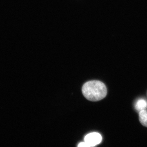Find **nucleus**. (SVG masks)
<instances>
[{"instance_id":"f257e3e1","label":"nucleus","mask_w":147,"mask_h":147,"mask_svg":"<svg viewBox=\"0 0 147 147\" xmlns=\"http://www.w3.org/2000/svg\"><path fill=\"white\" fill-rule=\"evenodd\" d=\"M82 92L88 100L96 101L106 96L107 90L105 84L98 81H92L85 83L82 88Z\"/></svg>"},{"instance_id":"f03ea898","label":"nucleus","mask_w":147,"mask_h":147,"mask_svg":"<svg viewBox=\"0 0 147 147\" xmlns=\"http://www.w3.org/2000/svg\"><path fill=\"white\" fill-rule=\"evenodd\" d=\"M101 135L97 132H92L87 134L85 137V142L88 147H93L99 144L102 141Z\"/></svg>"},{"instance_id":"7ed1b4c3","label":"nucleus","mask_w":147,"mask_h":147,"mask_svg":"<svg viewBox=\"0 0 147 147\" xmlns=\"http://www.w3.org/2000/svg\"><path fill=\"white\" fill-rule=\"evenodd\" d=\"M135 107L136 110L139 112L145 110L147 108V101L143 98L139 99L136 102Z\"/></svg>"},{"instance_id":"20e7f679","label":"nucleus","mask_w":147,"mask_h":147,"mask_svg":"<svg viewBox=\"0 0 147 147\" xmlns=\"http://www.w3.org/2000/svg\"><path fill=\"white\" fill-rule=\"evenodd\" d=\"M139 119L142 125L147 127V111L146 110H143L139 112Z\"/></svg>"},{"instance_id":"39448f33","label":"nucleus","mask_w":147,"mask_h":147,"mask_svg":"<svg viewBox=\"0 0 147 147\" xmlns=\"http://www.w3.org/2000/svg\"><path fill=\"white\" fill-rule=\"evenodd\" d=\"M78 147H89L88 146V144L86 143V142H82V143H80L78 146Z\"/></svg>"}]
</instances>
